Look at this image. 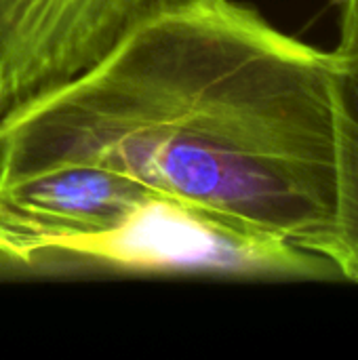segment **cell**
Returning a JSON list of instances; mask_svg holds the SVG:
<instances>
[{"label":"cell","mask_w":358,"mask_h":360,"mask_svg":"<svg viewBox=\"0 0 358 360\" xmlns=\"http://www.w3.org/2000/svg\"><path fill=\"white\" fill-rule=\"evenodd\" d=\"M335 131V213L319 247V257L333 272L358 283V49L338 51L333 70Z\"/></svg>","instance_id":"cell-3"},{"label":"cell","mask_w":358,"mask_h":360,"mask_svg":"<svg viewBox=\"0 0 358 360\" xmlns=\"http://www.w3.org/2000/svg\"><path fill=\"white\" fill-rule=\"evenodd\" d=\"M192 0H0V118L76 80Z\"/></svg>","instance_id":"cell-2"},{"label":"cell","mask_w":358,"mask_h":360,"mask_svg":"<svg viewBox=\"0 0 358 360\" xmlns=\"http://www.w3.org/2000/svg\"><path fill=\"white\" fill-rule=\"evenodd\" d=\"M335 51L192 0L0 118V181L97 165L319 257L335 213Z\"/></svg>","instance_id":"cell-1"},{"label":"cell","mask_w":358,"mask_h":360,"mask_svg":"<svg viewBox=\"0 0 358 360\" xmlns=\"http://www.w3.org/2000/svg\"><path fill=\"white\" fill-rule=\"evenodd\" d=\"M340 11V44L338 51L358 49V0H338Z\"/></svg>","instance_id":"cell-4"}]
</instances>
